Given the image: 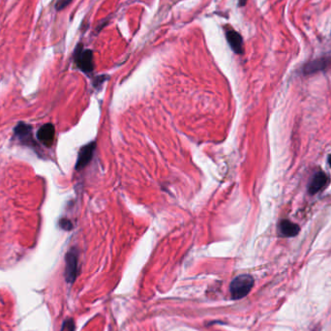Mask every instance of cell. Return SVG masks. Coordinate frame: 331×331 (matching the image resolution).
I'll list each match as a JSON object with an SVG mask.
<instances>
[{"instance_id": "cell-6", "label": "cell", "mask_w": 331, "mask_h": 331, "mask_svg": "<svg viewBox=\"0 0 331 331\" xmlns=\"http://www.w3.org/2000/svg\"><path fill=\"white\" fill-rule=\"evenodd\" d=\"M94 150H95V142H91L90 144L84 146L79 150L76 164V170H81L88 166L92 159Z\"/></svg>"}, {"instance_id": "cell-7", "label": "cell", "mask_w": 331, "mask_h": 331, "mask_svg": "<svg viewBox=\"0 0 331 331\" xmlns=\"http://www.w3.org/2000/svg\"><path fill=\"white\" fill-rule=\"evenodd\" d=\"M54 136H55V129L51 123L43 125L39 129L38 133H37L38 140L46 146H51V144L53 143Z\"/></svg>"}, {"instance_id": "cell-11", "label": "cell", "mask_w": 331, "mask_h": 331, "mask_svg": "<svg viewBox=\"0 0 331 331\" xmlns=\"http://www.w3.org/2000/svg\"><path fill=\"white\" fill-rule=\"evenodd\" d=\"M75 328H76V326H75L74 320L72 318H68L64 321L60 331H75Z\"/></svg>"}, {"instance_id": "cell-4", "label": "cell", "mask_w": 331, "mask_h": 331, "mask_svg": "<svg viewBox=\"0 0 331 331\" xmlns=\"http://www.w3.org/2000/svg\"><path fill=\"white\" fill-rule=\"evenodd\" d=\"M331 66V56H324L306 64L303 68V73L305 75H312L318 72L325 71Z\"/></svg>"}, {"instance_id": "cell-8", "label": "cell", "mask_w": 331, "mask_h": 331, "mask_svg": "<svg viewBox=\"0 0 331 331\" xmlns=\"http://www.w3.org/2000/svg\"><path fill=\"white\" fill-rule=\"evenodd\" d=\"M327 181H328L327 176L324 173L319 172L318 174H316L311 180V182L308 186V191L311 195L317 194L326 185Z\"/></svg>"}, {"instance_id": "cell-12", "label": "cell", "mask_w": 331, "mask_h": 331, "mask_svg": "<svg viewBox=\"0 0 331 331\" xmlns=\"http://www.w3.org/2000/svg\"><path fill=\"white\" fill-rule=\"evenodd\" d=\"M59 226L61 227V229H66V230L73 229V224L68 219H61L59 222Z\"/></svg>"}, {"instance_id": "cell-2", "label": "cell", "mask_w": 331, "mask_h": 331, "mask_svg": "<svg viewBox=\"0 0 331 331\" xmlns=\"http://www.w3.org/2000/svg\"><path fill=\"white\" fill-rule=\"evenodd\" d=\"M75 61L77 67L85 73H91L94 69L93 52L90 50L84 49L82 45L79 44L75 51Z\"/></svg>"}, {"instance_id": "cell-13", "label": "cell", "mask_w": 331, "mask_h": 331, "mask_svg": "<svg viewBox=\"0 0 331 331\" xmlns=\"http://www.w3.org/2000/svg\"><path fill=\"white\" fill-rule=\"evenodd\" d=\"M71 1L72 0H59L56 4V10H58V11L62 10L69 3H71Z\"/></svg>"}, {"instance_id": "cell-9", "label": "cell", "mask_w": 331, "mask_h": 331, "mask_svg": "<svg viewBox=\"0 0 331 331\" xmlns=\"http://www.w3.org/2000/svg\"><path fill=\"white\" fill-rule=\"evenodd\" d=\"M279 231L283 236L293 237L299 233L300 228L297 224L289 220H283L279 225Z\"/></svg>"}, {"instance_id": "cell-15", "label": "cell", "mask_w": 331, "mask_h": 331, "mask_svg": "<svg viewBox=\"0 0 331 331\" xmlns=\"http://www.w3.org/2000/svg\"><path fill=\"white\" fill-rule=\"evenodd\" d=\"M328 164H329V166L331 167V154L328 156Z\"/></svg>"}, {"instance_id": "cell-3", "label": "cell", "mask_w": 331, "mask_h": 331, "mask_svg": "<svg viewBox=\"0 0 331 331\" xmlns=\"http://www.w3.org/2000/svg\"><path fill=\"white\" fill-rule=\"evenodd\" d=\"M65 262V278L68 283L72 284L76 280L78 272V256L75 249H72L67 253Z\"/></svg>"}, {"instance_id": "cell-10", "label": "cell", "mask_w": 331, "mask_h": 331, "mask_svg": "<svg viewBox=\"0 0 331 331\" xmlns=\"http://www.w3.org/2000/svg\"><path fill=\"white\" fill-rule=\"evenodd\" d=\"M15 133L16 136L23 141V143L30 145L33 142L32 135H31V127L25 123L19 124L15 129Z\"/></svg>"}, {"instance_id": "cell-5", "label": "cell", "mask_w": 331, "mask_h": 331, "mask_svg": "<svg viewBox=\"0 0 331 331\" xmlns=\"http://www.w3.org/2000/svg\"><path fill=\"white\" fill-rule=\"evenodd\" d=\"M225 32H226V38L231 50L236 54H243L244 48H243V39L241 35L237 31L229 27L226 29Z\"/></svg>"}, {"instance_id": "cell-14", "label": "cell", "mask_w": 331, "mask_h": 331, "mask_svg": "<svg viewBox=\"0 0 331 331\" xmlns=\"http://www.w3.org/2000/svg\"><path fill=\"white\" fill-rule=\"evenodd\" d=\"M247 1H248V0H239V6H240V7H244V6L246 5Z\"/></svg>"}, {"instance_id": "cell-1", "label": "cell", "mask_w": 331, "mask_h": 331, "mask_svg": "<svg viewBox=\"0 0 331 331\" xmlns=\"http://www.w3.org/2000/svg\"><path fill=\"white\" fill-rule=\"evenodd\" d=\"M254 286V278L248 274H242L235 277L229 285V293L233 300L245 297L251 292Z\"/></svg>"}]
</instances>
